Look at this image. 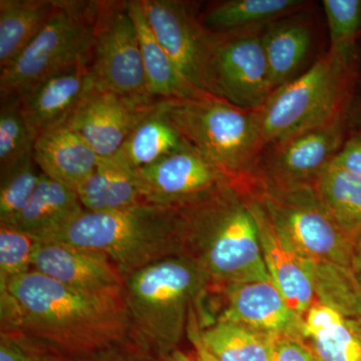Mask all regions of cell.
<instances>
[{"label": "cell", "mask_w": 361, "mask_h": 361, "mask_svg": "<svg viewBox=\"0 0 361 361\" xmlns=\"http://www.w3.org/2000/svg\"><path fill=\"white\" fill-rule=\"evenodd\" d=\"M0 301L1 336L40 357H80L133 334L123 288L78 290L32 270L0 288Z\"/></svg>", "instance_id": "obj_1"}, {"label": "cell", "mask_w": 361, "mask_h": 361, "mask_svg": "<svg viewBox=\"0 0 361 361\" xmlns=\"http://www.w3.org/2000/svg\"><path fill=\"white\" fill-rule=\"evenodd\" d=\"M184 229V254L221 286L268 281L257 221L238 188L224 187L178 209Z\"/></svg>", "instance_id": "obj_2"}, {"label": "cell", "mask_w": 361, "mask_h": 361, "mask_svg": "<svg viewBox=\"0 0 361 361\" xmlns=\"http://www.w3.org/2000/svg\"><path fill=\"white\" fill-rule=\"evenodd\" d=\"M40 240L101 252L123 277L161 259L184 254L179 211L149 203L113 212L84 210Z\"/></svg>", "instance_id": "obj_3"}, {"label": "cell", "mask_w": 361, "mask_h": 361, "mask_svg": "<svg viewBox=\"0 0 361 361\" xmlns=\"http://www.w3.org/2000/svg\"><path fill=\"white\" fill-rule=\"evenodd\" d=\"M212 284L208 273L186 254L152 263L123 277V295L133 331L159 357L179 348L190 311Z\"/></svg>", "instance_id": "obj_4"}, {"label": "cell", "mask_w": 361, "mask_h": 361, "mask_svg": "<svg viewBox=\"0 0 361 361\" xmlns=\"http://www.w3.org/2000/svg\"><path fill=\"white\" fill-rule=\"evenodd\" d=\"M99 0H59L37 39L0 71V97H23L47 78L89 66Z\"/></svg>", "instance_id": "obj_5"}, {"label": "cell", "mask_w": 361, "mask_h": 361, "mask_svg": "<svg viewBox=\"0 0 361 361\" xmlns=\"http://www.w3.org/2000/svg\"><path fill=\"white\" fill-rule=\"evenodd\" d=\"M351 61L330 51L302 75L275 90L255 111L262 146L341 118Z\"/></svg>", "instance_id": "obj_6"}, {"label": "cell", "mask_w": 361, "mask_h": 361, "mask_svg": "<svg viewBox=\"0 0 361 361\" xmlns=\"http://www.w3.org/2000/svg\"><path fill=\"white\" fill-rule=\"evenodd\" d=\"M159 104L185 141L230 178L243 172L262 147L255 111L215 96Z\"/></svg>", "instance_id": "obj_7"}, {"label": "cell", "mask_w": 361, "mask_h": 361, "mask_svg": "<svg viewBox=\"0 0 361 361\" xmlns=\"http://www.w3.org/2000/svg\"><path fill=\"white\" fill-rule=\"evenodd\" d=\"M260 203L299 258L353 271L358 242L327 212L314 185L269 182Z\"/></svg>", "instance_id": "obj_8"}, {"label": "cell", "mask_w": 361, "mask_h": 361, "mask_svg": "<svg viewBox=\"0 0 361 361\" xmlns=\"http://www.w3.org/2000/svg\"><path fill=\"white\" fill-rule=\"evenodd\" d=\"M87 68L97 89L137 106L157 103L147 90L141 47L129 2L99 1Z\"/></svg>", "instance_id": "obj_9"}, {"label": "cell", "mask_w": 361, "mask_h": 361, "mask_svg": "<svg viewBox=\"0 0 361 361\" xmlns=\"http://www.w3.org/2000/svg\"><path fill=\"white\" fill-rule=\"evenodd\" d=\"M152 32L178 70L197 90L213 94L211 58L215 37L179 0H141Z\"/></svg>", "instance_id": "obj_10"}, {"label": "cell", "mask_w": 361, "mask_h": 361, "mask_svg": "<svg viewBox=\"0 0 361 361\" xmlns=\"http://www.w3.org/2000/svg\"><path fill=\"white\" fill-rule=\"evenodd\" d=\"M210 78L214 96L242 110L260 109L273 92L262 37H215Z\"/></svg>", "instance_id": "obj_11"}, {"label": "cell", "mask_w": 361, "mask_h": 361, "mask_svg": "<svg viewBox=\"0 0 361 361\" xmlns=\"http://www.w3.org/2000/svg\"><path fill=\"white\" fill-rule=\"evenodd\" d=\"M135 172L147 203L176 210L205 198L232 180L191 146Z\"/></svg>", "instance_id": "obj_12"}, {"label": "cell", "mask_w": 361, "mask_h": 361, "mask_svg": "<svg viewBox=\"0 0 361 361\" xmlns=\"http://www.w3.org/2000/svg\"><path fill=\"white\" fill-rule=\"evenodd\" d=\"M153 106H137L94 85L66 126L80 135L99 158H111Z\"/></svg>", "instance_id": "obj_13"}, {"label": "cell", "mask_w": 361, "mask_h": 361, "mask_svg": "<svg viewBox=\"0 0 361 361\" xmlns=\"http://www.w3.org/2000/svg\"><path fill=\"white\" fill-rule=\"evenodd\" d=\"M224 288L227 304L218 322L235 323L273 339H302L303 317L288 305L272 280Z\"/></svg>", "instance_id": "obj_14"}, {"label": "cell", "mask_w": 361, "mask_h": 361, "mask_svg": "<svg viewBox=\"0 0 361 361\" xmlns=\"http://www.w3.org/2000/svg\"><path fill=\"white\" fill-rule=\"evenodd\" d=\"M32 269L78 290L123 288V276L101 252L56 241L39 240Z\"/></svg>", "instance_id": "obj_15"}, {"label": "cell", "mask_w": 361, "mask_h": 361, "mask_svg": "<svg viewBox=\"0 0 361 361\" xmlns=\"http://www.w3.org/2000/svg\"><path fill=\"white\" fill-rule=\"evenodd\" d=\"M250 204L257 221L261 249L271 280L292 310L304 317L317 301L310 273L275 229L260 202L250 199Z\"/></svg>", "instance_id": "obj_16"}, {"label": "cell", "mask_w": 361, "mask_h": 361, "mask_svg": "<svg viewBox=\"0 0 361 361\" xmlns=\"http://www.w3.org/2000/svg\"><path fill=\"white\" fill-rule=\"evenodd\" d=\"M341 118L284 140L274 159V182L313 184L341 147Z\"/></svg>", "instance_id": "obj_17"}, {"label": "cell", "mask_w": 361, "mask_h": 361, "mask_svg": "<svg viewBox=\"0 0 361 361\" xmlns=\"http://www.w3.org/2000/svg\"><path fill=\"white\" fill-rule=\"evenodd\" d=\"M87 66H80L58 73L20 97L23 114L37 135L68 122L94 87Z\"/></svg>", "instance_id": "obj_18"}, {"label": "cell", "mask_w": 361, "mask_h": 361, "mask_svg": "<svg viewBox=\"0 0 361 361\" xmlns=\"http://www.w3.org/2000/svg\"><path fill=\"white\" fill-rule=\"evenodd\" d=\"M33 157L44 175L73 190L92 174L101 160L92 147L68 126L39 135Z\"/></svg>", "instance_id": "obj_19"}, {"label": "cell", "mask_w": 361, "mask_h": 361, "mask_svg": "<svg viewBox=\"0 0 361 361\" xmlns=\"http://www.w3.org/2000/svg\"><path fill=\"white\" fill-rule=\"evenodd\" d=\"M128 2L139 37L149 96L156 102L183 101L212 96L197 90L183 77L152 32L141 0H129Z\"/></svg>", "instance_id": "obj_20"}, {"label": "cell", "mask_w": 361, "mask_h": 361, "mask_svg": "<svg viewBox=\"0 0 361 361\" xmlns=\"http://www.w3.org/2000/svg\"><path fill=\"white\" fill-rule=\"evenodd\" d=\"M75 192L85 210L92 212L127 210L147 203L135 170L116 156L101 158Z\"/></svg>", "instance_id": "obj_21"}, {"label": "cell", "mask_w": 361, "mask_h": 361, "mask_svg": "<svg viewBox=\"0 0 361 361\" xmlns=\"http://www.w3.org/2000/svg\"><path fill=\"white\" fill-rule=\"evenodd\" d=\"M75 190L51 179H42L27 205L13 220L6 223L39 240L56 232L84 211Z\"/></svg>", "instance_id": "obj_22"}, {"label": "cell", "mask_w": 361, "mask_h": 361, "mask_svg": "<svg viewBox=\"0 0 361 361\" xmlns=\"http://www.w3.org/2000/svg\"><path fill=\"white\" fill-rule=\"evenodd\" d=\"M188 146L157 102L135 126L116 156L133 170H139Z\"/></svg>", "instance_id": "obj_23"}, {"label": "cell", "mask_w": 361, "mask_h": 361, "mask_svg": "<svg viewBox=\"0 0 361 361\" xmlns=\"http://www.w3.org/2000/svg\"><path fill=\"white\" fill-rule=\"evenodd\" d=\"M59 0H0V71L37 39L56 13Z\"/></svg>", "instance_id": "obj_24"}, {"label": "cell", "mask_w": 361, "mask_h": 361, "mask_svg": "<svg viewBox=\"0 0 361 361\" xmlns=\"http://www.w3.org/2000/svg\"><path fill=\"white\" fill-rule=\"evenodd\" d=\"M323 206L356 242L361 241V177L331 163L313 183Z\"/></svg>", "instance_id": "obj_25"}, {"label": "cell", "mask_w": 361, "mask_h": 361, "mask_svg": "<svg viewBox=\"0 0 361 361\" xmlns=\"http://www.w3.org/2000/svg\"><path fill=\"white\" fill-rule=\"evenodd\" d=\"M310 33L302 25H282L262 37L273 92L288 82L310 47Z\"/></svg>", "instance_id": "obj_26"}, {"label": "cell", "mask_w": 361, "mask_h": 361, "mask_svg": "<svg viewBox=\"0 0 361 361\" xmlns=\"http://www.w3.org/2000/svg\"><path fill=\"white\" fill-rule=\"evenodd\" d=\"M202 337L221 361H270L274 339L227 322L202 327Z\"/></svg>", "instance_id": "obj_27"}, {"label": "cell", "mask_w": 361, "mask_h": 361, "mask_svg": "<svg viewBox=\"0 0 361 361\" xmlns=\"http://www.w3.org/2000/svg\"><path fill=\"white\" fill-rule=\"evenodd\" d=\"M299 0H230L210 9L203 25L218 32L262 23L302 6Z\"/></svg>", "instance_id": "obj_28"}, {"label": "cell", "mask_w": 361, "mask_h": 361, "mask_svg": "<svg viewBox=\"0 0 361 361\" xmlns=\"http://www.w3.org/2000/svg\"><path fill=\"white\" fill-rule=\"evenodd\" d=\"M39 135L26 120L18 97H4L0 106V175L33 152Z\"/></svg>", "instance_id": "obj_29"}, {"label": "cell", "mask_w": 361, "mask_h": 361, "mask_svg": "<svg viewBox=\"0 0 361 361\" xmlns=\"http://www.w3.org/2000/svg\"><path fill=\"white\" fill-rule=\"evenodd\" d=\"M42 176L33 152L0 175V224L13 220L27 205Z\"/></svg>", "instance_id": "obj_30"}, {"label": "cell", "mask_w": 361, "mask_h": 361, "mask_svg": "<svg viewBox=\"0 0 361 361\" xmlns=\"http://www.w3.org/2000/svg\"><path fill=\"white\" fill-rule=\"evenodd\" d=\"M329 27L331 51L353 59L361 28V0H323Z\"/></svg>", "instance_id": "obj_31"}, {"label": "cell", "mask_w": 361, "mask_h": 361, "mask_svg": "<svg viewBox=\"0 0 361 361\" xmlns=\"http://www.w3.org/2000/svg\"><path fill=\"white\" fill-rule=\"evenodd\" d=\"M304 342L318 361H361V322L346 317L336 329Z\"/></svg>", "instance_id": "obj_32"}, {"label": "cell", "mask_w": 361, "mask_h": 361, "mask_svg": "<svg viewBox=\"0 0 361 361\" xmlns=\"http://www.w3.org/2000/svg\"><path fill=\"white\" fill-rule=\"evenodd\" d=\"M39 239L16 228L0 224V288L32 271Z\"/></svg>", "instance_id": "obj_33"}, {"label": "cell", "mask_w": 361, "mask_h": 361, "mask_svg": "<svg viewBox=\"0 0 361 361\" xmlns=\"http://www.w3.org/2000/svg\"><path fill=\"white\" fill-rule=\"evenodd\" d=\"M42 358L44 361H161V357L135 336L134 331L123 341L80 357L71 360Z\"/></svg>", "instance_id": "obj_34"}, {"label": "cell", "mask_w": 361, "mask_h": 361, "mask_svg": "<svg viewBox=\"0 0 361 361\" xmlns=\"http://www.w3.org/2000/svg\"><path fill=\"white\" fill-rule=\"evenodd\" d=\"M345 316L336 308L316 301L303 317L302 341L314 338L341 325Z\"/></svg>", "instance_id": "obj_35"}, {"label": "cell", "mask_w": 361, "mask_h": 361, "mask_svg": "<svg viewBox=\"0 0 361 361\" xmlns=\"http://www.w3.org/2000/svg\"><path fill=\"white\" fill-rule=\"evenodd\" d=\"M270 361H318L302 339L292 336L273 341Z\"/></svg>", "instance_id": "obj_36"}, {"label": "cell", "mask_w": 361, "mask_h": 361, "mask_svg": "<svg viewBox=\"0 0 361 361\" xmlns=\"http://www.w3.org/2000/svg\"><path fill=\"white\" fill-rule=\"evenodd\" d=\"M330 163L361 177V135L346 142Z\"/></svg>", "instance_id": "obj_37"}, {"label": "cell", "mask_w": 361, "mask_h": 361, "mask_svg": "<svg viewBox=\"0 0 361 361\" xmlns=\"http://www.w3.org/2000/svg\"><path fill=\"white\" fill-rule=\"evenodd\" d=\"M186 336L194 348V357L196 361H221L206 345L202 337V326L197 315L196 304L190 311L188 318Z\"/></svg>", "instance_id": "obj_38"}, {"label": "cell", "mask_w": 361, "mask_h": 361, "mask_svg": "<svg viewBox=\"0 0 361 361\" xmlns=\"http://www.w3.org/2000/svg\"><path fill=\"white\" fill-rule=\"evenodd\" d=\"M0 361H44L11 337L0 336Z\"/></svg>", "instance_id": "obj_39"}, {"label": "cell", "mask_w": 361, "mask_h": 361, "mask_svg": "<svg viewBox=\"0 0 361 361\" xmlns=\"http://www.w3.org/2000/svg\"><path fill=\"white\" fill-rule=\"evenodd\" d=\"M353 272L355 275L356 283L361 294V241L358 242L356 248L355 261H353Z\"/></svg>", "instance_id": "obj_40"}, {"label": "cell", "mask_w": 361, "mask_h": 361, "mask_svg": "<svg viewBox=\"0 0 361 361\" xmlns=\"http://www.w3.org/2000/svg\"><path fill=\"white\" fill-rule=\"evenodd\" d=\"M161 361H196V360H195L194 355H187L186 353L178 348L170 355L161 358Z\"/></svg>", "instance_id": "obj_41"}]
</instances>
